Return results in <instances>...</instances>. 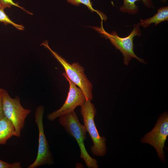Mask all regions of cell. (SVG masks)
<instances>
[{"label": "cell", "instance_id": "obj_1", "mask_svg": "<svg viewBox=\"0 0 168 168\" xmlns=\"http://www.w3.org/2000/svg\"><path fill=\"white\" fill-rule=\"evenodd\" d=\"M60 124L66 131L76 140L80 150V157L84 161L89 168L98 167L96 160L91 157L85 148L84 141L86 139V130L84 125L80 122L74 110L58 117Z\"/></svg>", "mask_w": 168, "mask_h": 168}, {"label": "cell", "instance_id": "obj_2", "mask_svg": "<svg viewBox=\"0 0 168 168\" xmlns=\"http://www.w3.org/2000/svg\"><path fill=\"white\" fill-rule=\"evenodd\" d=\"M102 22L100 27H92L103 37L109 39L115 48L120 51L124 56V62L125 65H128L129 61L133 58H136L140 62L145 63L144 60L137 56L133 51V38L136 36H140L142 34L138 24L133 25V28L128 35L124 37H121L118 35L115 31H113L111 33L105 31L102 26Z\"/></svg>", "mask_w": 168, "mask_h": 168}, {"label": "cell", "instance_id": "obj_3", "mask_svg": "<svg viewBox=\"0 0 168 168\" xmlns=\"http://www.w3.org/2000/svg\"><path fill=\"white\" fill-rule=\"evenodd\" d=\"M41 44L47 48L58 62L62 65L68 77L77 85L83 92L86 100H92V85L85 74L84 68L77 62L72 64L64 58L54 51L49 46L48 42L45 40Z\"/></svg>", "mask_w": 168, "mask_h": 168}, {"label": "cell", "instance_id": "obj_4", "mask_svg": "<svg viewBox=\"0 0 168 168\" xmlns=\"http://www.w3.org/2000/svg\"><path fill=\"white\" fill-rule=\"evenodd\" d=\"M81 106V113L83 117L84 125L93 143L91 147V151L93 155L102 157L106 152V139L105 137L100 135L96 128L94 121L96 113L95 106L91 100H86Z\"/></svg>", "mask_w": 168, "mask_h": 168}, {"label": "cell", "instance_id": "obj_5", "mask_svg": "<svg viewBox=\"0 0 168 168\" xmlns=\"http://www.w3.org/2000/svg\"><path fill=\"white\" fill-rule=\"evenodd\" d=\"M3 101L5 116L11 121L14 127L15 136L20 137L21 131L24 127L25 119L31 110L23 107L19 96L12 98L5 89L3 91Z\"/></svg>", "mask_w": 168, "mask_h": 168}, {"label": "cell", "instance_id": "obj_6", "mask_svg": "<svg viewBox=\"0 0 168 168\" xmlns=\"http://www.w3.org/2000/svg\"><path fill=\"white\" fill-rule=\"evenodd\" d=\"M168 135V114L165 112L158 119L153 128L142 138L140 141L152 146L156 150L159 158L165 162V153L163 151Z\"/></svg>", "mask_w": 168, "mask_h": 168}, {"label": "cell", "instance_id": "obj_7", "mask_svg": "<svg viewBox=\"0 0 168 168\" xmlns=\"http://www.w3.org/2000/svg\"><path fill=\"white\" fill-rule=\"evenodd\" d=\"M44 107L38 106L36 110L35 121L39 131L38 146L37 156L34 162L28 166V168H36L44 165L54 164L53 159L50 151L48 142L44 133L43 124Z\"/></svg>", "mask_w": 168, "mask_h": 168}, {"label": "cell", "instance_id": "obj_8", "mask_svg": "<svg viewBox=\"0 0 168 168\" xmlns=\"http://www.w3.org/2000/svg\"><path fill=\"white\" fill-rule=\"evenodd\" d=\"M62 75L69 82V90L66 99L62 107L47 115L48 119L51 121H53L60 116L74 110L76 107L81 106L86 100L82 90L70 80L66 73L64 72Z\"/></svg>", "mask_w": 168, "mask_h": 168}, {"label": "cell", "instance_id": "obj_9", "mask_svg": "<svg viewBox=\"0 0 168 168\" xmlns=\"http://www.w3.org/2000/svg\"><path fill=\"white\" fill-rule=\"evenodd\" d=\"M15 133L14 127L9 119L5 116L0 119V145L5 144Z\"/></svg>", "mask_w": 168, "mask_h": 168}, {"label": "cell", "instance_id": "obj_10", "mask_svg": "<svg viewBox=\"0 0 168 168\" xmlns=\"http://www.w3.org/2000/svg\"><path fill=\"white\" fill-rule=\"evenodd\" d=\"M168 20V7H162L157 11V13L151 18L144 20H141L138 23L139 25L144 28L154 23L156 26L160 23Z\"/></svg>", "mask_w": 168, "mask_h": 168}, {"label": "cell", "instance_id": "obj_11", "mask_svg": "<svg viewBox=\"0 0 168 168\" xmlns=\"http://www.w3.org/2000/svg\"><path fill=\"white\" fill-rule=\"evenodd\" d=\"M140 0H124L123 5L120 8V11L130 14H135L138 12V7L135 2ZM145 6L151 8L153 7L152 0H141Z\"/></svg>", "mask_w": 168, "mask_h": 168}, {"label": "cell", "instance_id": "obj_12", "mask_svg": "<svg viewBox=\"0 0 168 168\" xmlns=\"http://www.w3.org/2000/svg\"><path fill=\"white\" fill-rule=\"evenodd\" d=\"M68 3L75 6H78L80 4H82L86 6L88 9L91 11V12H95L97 13L100 16L101 20L105 21L107 19L106 15L99 11L95 9L92 7V2L91 0H66Z\"/></svg>", "mask_w": 168, "mask_h": 168}, {"label": "cell", "instance_id": "obj_13", "mask_svg": "<svg viewBox=\"0 0 168 168\" xmlns=\"http://www.w3.org/2000/svg\"><path fill=\"white\" fill-rule=\"evenodd\" d=\"M4 9L3 8H0V22L3 23L5 25H12L19 30H23L24 29V26L22 25L17 24L11 20L5 12Z\"/></svg>", "mask_w": 168, "mask_h": 168}, {"label": "cell", "instance_id": "obj_14", "mask_svg": "<svg viewBox=\"0 0 168 168\" xmlns=\"http://www.w3.org/2000/svg\"><path fill=\"white\" fill-rule=\"evenodd\" d=\"M0 2L3 7L5 8L6 7L10 8L12 6H14L20 8L24 11L26 12L29 14H32L31 13L27 11L23 7L20 6L17 3L14 2L13 0H0Z\"/></svg>", "mask_w": 168, "mask_h": 168}, {"label": "cell", "instance_id": "obj_15", "mask_svg": "<svg viewBox=\"0 0 168 168\" xmlns=\"http://www.w3.org/2000/svg\"><path fill=\"white\" fill-rule=\"evenodd\" d=\"M21 162H17L12 164L0 160V168H21Z\"/></svg>", "mask_w": 168, "mask_h": 168}, {"label": "cell", "instance_id": "obj_16", "mask_svg": "<svg viewBox=\"0 0 168 168\" xmlns=\"http://www.w3.org/2000/svg\"><path fill=\"white\" fill-rule=\"evenodd\" d=\"M4 89L0 88V119L5 116L3 111V94Z\"/></svg>", "mask_w": 168, "mask_h": 168}, {"label": "cell", "instance_id": "obj_17", "mask_svg": "<svg viewBox=\"0 0 168 168\" xmlns=\"http://www.w3.org/2000/svg\"><path fill=\"white\" fill-rule=\"evenodd\" d=\"M4 8H4L3 6H2V4H1V3H0V8Z\"/></svg>", "mask_w": 168, "mask_h": 168}, {"label": "cell", "instance_id": "obj_18", "mask_svg": "<svg viewBox=\"0 0 168 168\" xmlns=\"http://www.w3.org/2000/svg\"><path fill=\"white\" fill-rule=\"evenodd\" d=\"M166 0H161V1L163 2H165L166 1Z\"/></svg>", "mask_w": 168, "mask_h": 168}]
</instances>
